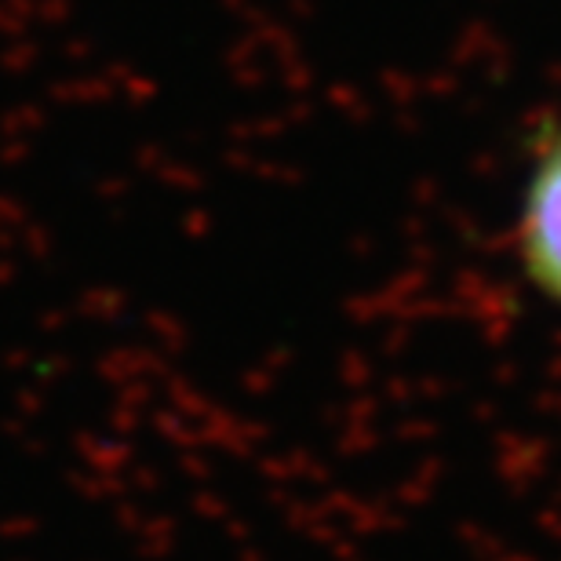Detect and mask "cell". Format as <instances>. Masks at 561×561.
I'll return each mask as SVG.
<instances>
[{"mask_svg": "<svg viewBox=\"0 0 561 561\" xmlns=\"http://www.w3.org/2000/svg\"><path fill=\"white\" fill-rule=\"evenodd\" d=\"M514 238L525 277L561 307V125H551L536 142Z\"/></svg>", "mask_w": 561, "mask_h": 561, "instance_id": "obj_1", "label": "cell"}]
</instances>
